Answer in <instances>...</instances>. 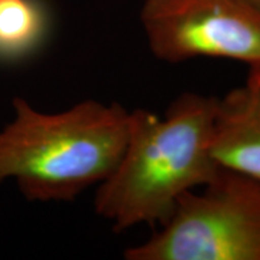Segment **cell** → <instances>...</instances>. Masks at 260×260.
I'll use <instances>...</instances> for the list:
<instances>
[{
  "mask_svg": "<svg viewBox=\"0 0 260 260\" xmlns=\"http://www.w3.org/2000/svg\"><path fill=\"white\" fill-rule=\"evenodd\" d=\"M14 118L0 130V184L12 180L28 201H71L105 181L128 136L121 104L83 100L56 113L17 96Z\"/></svg>",
  "mask_w": 260,
  "mask_h": 260,
  "instance_id": "7a4b0ae2",
  "label": "cell"
},
{
  "mask_svg": "<svg viewBox=\"0 0 260 260\" xmlns=\"http://www.w3.org/2000/svg\"><path fill=\"white\" fill-rule=\"evenodd\" d=\"M248 81H252V82L260 83V68H255V69H249L248 74Z\"/></svg>",
  "mask_w": 260,
  "mask_h": 260,
  "instance_id": "52a82bcc",
  "label": "cell"
},
{
  "mask_svg": "<svg viewBox=\"0 0 260 260\" xmlns=\"http://www.w3.org/2000/svg\"><path fill=\"white\" fill-rule=\"evenodd\" d=\"M249 2H252L253 4L256 5V6H258V8L260 9V0H249Z\"/></svg>",
  "mask_w": 260,
  "mask_h": 260,
  "instance_id": "ba28073f",
  "label": "cell"
},
{
  "mask_svg": "<svg viewBox=\"0 0 260 260\" xmlns=\"http://www.w3.org/2000/svg\"><path fill=\"white\" fill-rule=\"evenodd\" d=\"M211 154L220 169L260 180V83L217 98Z\"/></svg>",
  "mask_w": 260,
  "mask_h": 260,
  "instance_id": "5b68a950",
  "label": "cell"
},
{
  "mask_svg": "<svg viewBox=\"0 0 260 260\" xmlns=\"http://www.w3.org/2000/svg\"><path fill=\"white\" fill-rule=\"evenodd\" d=\"M140 19L159 60L224 58L260 68V9L249 0H145Z\"/></svg>",
  "mask_w": 260,
  "mask_h": 260,
  "instance_id": "277c9868",
  "label": "cell"
},
{
  "mask_svg": "<svg viewBox=\"0 0 260 260\" xmlns=\"http://www.w3.org/2000/svg\"><path fill=\"white\" fill-rule=\"evenodd\" d=\"M216 99L186 92L162 117L129 111L124 151L94 197L98 216L115 232L162 225L188 193L217 177L220 168L211 154Z\"/></svg>",
  "mask_w": 260,
  "mask_h": 260,
  "instance_id": "6da1fadb",
  "label": "cell"
},
{
  "mask_svg": "<svg viewBox=\"0 0 260 260\" xmlns=\"http://www.w3.org/2000/svg\"><path fill=\"white\" fill-rule=\"evenodd\" d=\"M126 260H260V180L220 169Z\"/></svg>",
  "mask_w": 260,
  "mask_h": 260,
  "instance_id": "3957f363",
  "label": "cell"
},
{
  "mask_svg": "<svg viewBox=\"0 0 260 260\" xmlns=\"http://www.w3.org/2000/svg\"><path fill=\"white\" fill-rule=\"evenodd\" d=\"M48 29L40 0H0V58L11 59L35 50Z\"/></svg>",
  "mask_w": 260,
  "mask_h": 260,
  "instance_id": "8992f818",
  "label": "cell"
}]
</instances>
